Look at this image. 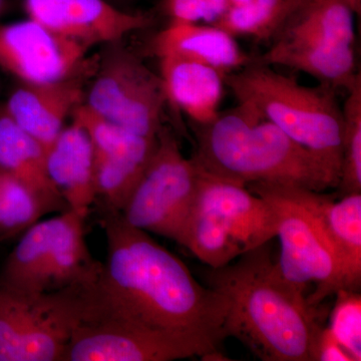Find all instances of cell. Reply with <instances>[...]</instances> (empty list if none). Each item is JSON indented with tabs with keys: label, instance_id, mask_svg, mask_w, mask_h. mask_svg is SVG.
Returning <instances> with one entry per match:
<instances>
[{
	"label": "cell",
	"instance_id": "obj_20",
	"mask_svg": "<svg viewBox=\"0 0 361 361\" xmlns=\"http://www.w3.org/2000/svg\"><path fill=\"white\" fill-rule=\"evenodd\" d=\"M0 166L32 188L58 212L68 210L47 170V149L0 106Z\"/></svg>",
	"mask_w": 361,
	"mask_h": 361
},
{
	"label": "cell",
	"instance_id": "obj_26",
	"mask_svg": "<svg viewBox=\"0 0 361 361\" xmlns=\"http://www.w3.org/2000/svg\"><path fill=\"white\" fill-rule=\"evenodd\" d=\"M342 115V160L337 196L361 193V77L348 90Z\"/></svg>",
	"mask_w": 361,
	"mask_h": 361
},
{
	"label": "cell",
	"instance_id": "obj_12",
	"mask_svg": "<svg viewBox=\"0 0 361 361\" xmlns=\"http://www.w3.org/2000/svg\"><path fill=\"white\" fill-rule=\"evenodd\" d=\"M25 7L30 20L89 49L152 23L146 14L126 13L104 0H25Z\"/></svg>",
	"mask_w": 361,
	"mask_h": 361
},
{
	"label": "cell",
	"instance_id": "obj_24",
	"mask_svg": "<svg viewBox=\"0 0 361 361\" xmlns=\"http://www.w3.org/2000/svg\"><path fill=\"white\" fill-rule=\"evenodd\" d=\"M307 0H252L245 6L228 9L212 25L233 37L244 35L268 39L282 28Z\"/></svg>",
	"mask_w": 361,
	"mask_h": 361
},
{
	"label": "cell",
	"instance_id": "obj_5",
	"mask_svg": "<svg viewBox=\"0 0 361 361\" xmlns=\"http://www.w3.org/2000/svg\"><path fill=\"white\" fill-rule=\"evenodd\" d=\"M198 170L183 247L208 267L219 268L276 237L279 217L270 201L243 185Z\"/></svg>",
	"mask_w": 361,
	"mask_h": 361
},
{
	"label": "cell",
	"instance_id": "obj_11",
	"mask_svg": "<svg viewBox=\"0 0 361 361\" xmlns=\"http://www.w3.org/2000/svg\"><path fill=\"white\" fill-rule=\"evenodd\" d=\"M89 49L30 18L0 25V68L23 84L58 82L87 71L97 61H87Z\"/></svg>",
	"mask_w": 361,
	"mask_h": 361
},
{
	"label": "cell",
	"instance_id": "obj_22",
	"mask_svg": "<svg viewBox=\"0 0 361 361\" xmlns=\"http://www.w3.org/2000/svg\"><path fill=\"white\" fill-rule=\"evenodd\" d=\"M280 33L353 45V13L343 0H307Z\"/></svg>",
	"mask_w": 361,
	"mask_h": 361
},
{
	"label": "cell",
	"instance_id": "obj_14",
	"mask_svg": "<svg viewBox=\"0 0 361 361\" xmlns=\"http://www.w3.org/2000/svg\"><path fill=\"white\" fill-rule=\"evenodd\" d=\"M97 63L87 71L47 84H23L9 94L4 109L21 129L44 147L51 146L66 127L68 116L85 104V82L94 75Z\"/></svg>",
	"mask_w": 361,
	"mask_h": 361
},
{
	"label": "cell",
	"instance_id": "obj_23",
	"mask_svg": "<svg viewBox=\"0 0 361 361\" xmlns=\"http://www.w3.org/2000/svg\"><path fill=\"white\" fill-rule=\"evenodd\" d=\"M51 212L58 211L32 188L0 166V243L21 236Z\"/></svg>",
	"mask_w": 361,
	"mask_h": 361
},
{
	"label": "cell",
	"instance_id": "obj_13",
	"mask_svg": "<svg viewBox=\"0 0 361 361\" xmlns=\"http://www.w3.org/2000/svg\"><path fill=\"white\" fill-rule=\"evenodd\" d=\"M280 185L314 217L329 242L336 260V291L360 292L361 193L336 199L296 185Z\"/></svg>",
	"mask_w": 361,
	"mask_h": 361
},
{
	"label": "cell",
	"instance_id": "obj_31",
	"mask_svg": "<svg viewBox=\"0 0 361 361\" xmlns=\"http://www.w3.org/2000/svg\"><path fill=\"white\" fill-rule=\"evenodd\" d=\"M7 0H0V16L6 11Z\"/></svg>",
	"mask_w": 361,
	"mask_h": 361
},
{
	"label": "cell",
	"instance_id": "obj_27",
	"mask_svg": "<svg viewBox=\"0 0 361 361\" xmlns=\"http://www.w3.org/2000/svg\"><path fill=\"white\" fill-rule=\"evenodd\" d=\"M336 301L330 317L329 330L345 348L353 360H361V295L360 292H336Z\"/></svg>",
	"mask_w": 361,
	"mask_h": 361
},
{
	"label": "cell",
	"instance_id": "obj_30",
	"mask_svg": "<svg viewBox=\"0 0 361 361\" xmlns=\"http://www.w3.org/2000/svg\"><path fill=\"white\" fill-rule=\"evenodd\" d=\"M250 1L252 0H228V2H229V9L233 8V7L245 6V4H249Z\"/></svg>",
	"mask_w": 361,
	"mask_h": 361
},
{
	"label": "cell",
	"instance_id": "obj_18",
	"mask_svg": "<svg viewBox=\"0 0 361 361\" xmlns=\"http://www.w3.org/2000/svg\"><path fill=\"white\" fill-rule=\"evenodd\" d=\"M161 73L168 104L189 116L194 125H205L219 115L224 73L197 61L163 56Z\"/></svg>",
	"mask_w": 361,
	"mask_h": 361
},
{
	"label": "cell",
	"instance_id": "obj_15",
	"mask_svg": "<svg viewBox=\"0 0 361 361\" xmlns=\"http://www.w3.org/2000/svg\"><path fill=\"white\" fill-rule=\"evenodd\" d=\"M255 63L303 71L334 89L348 90L360 78L355 71L353 45L331 44L287 33L278 35L274 44Z\"/></svg>",
	"mask_w": 361,
	"mask_h": 361
},
{
	"label": "cell",
	"instance_id": "obj_19",
	"mask_svg": "<svg viewBox=\"0 0 361 361\" xmlns=\"http://www.w3.org/2000/svg\"><path fill=\"white\" fill-rule=\"evenodd\" d=\"M89 210L68 209L56 216V227L42 275V293L94 279L103 263L94 260L85 242Z\"/></svg>",
	"mask_w": 361,
	"mask_h": 361
},
{
	"label": "cell",
	"instance_id": "obj_8",
	"mask_svg": "<svg viewBox=\"0 0 361 361\" xmlns=\"http://www.w3.org/2000/svg\"><path fill=\"white\" fill-rule=\"evenodd\" d=\"M80 308V285L27 296L0 284V361H61Z\"/></svg>",
	"mask_w": 361,
	"mask_h": 361
},
{
	"label": "cell",
	"instance_id": "obj_1",
	"mask_svg": "<svg viewBox=\"0 0 361 361\" xmlns=\"http://www.w3.org/2000/svg\"><path fill=\"white\" fill-rule=\"evenodd\" d=\"M106 259L92 288L109 310L202 360H227L226 297L197 281L189 268L121 214H103Z\"/></svg>",
	"mask_w": 361,
	"mask_h": 361
},
{
	"label": "cell",
	"instance_id": "obj_16",
	"mask_svg": "<svg viewBox=\"0 0 361 361\" xmlns=\"http://www.w3.org/2000/svg\"><path fill=\"white\" fill-rule=\"evenodd\" d=\"M47 170L68 209L90 211L96 202L94 149L80 123L66 126L47 149Z\"/></svg>",
	"mask_w": 361,
	"mask_h": 361
},
{
	"label": "cell",
	"instance_id": "obj_25",
	"mask_svg": "<svg viewBox=\"0 0 361 361\" xmlns=\"http://www.w3.org/2000/svg\"><path fill=\"white\" fill-rule=\"evenodd\" d=\"M89 134L94 153L113 158L148 161L157 147V139L142 137L118 123L106 120L80 104L71 115Z\"/></svg>",
	"mask_w": 361,
	"mask_h": 361
},
{
	"label": "cell",
	"instance_id": "obj_10",
	"mask_svg": "<svg viewBox=\"0 0 361 361\" xmlns=\"http://www.w3.org/2000/svg\"><path fill=\"white\" fill-rule=\"evenodd\" d=\"M92 282L80 284V316L61 361H171L196 357L184 346L157 336L109 310L94 295Z\"/></svg>",
	"mask_w": 361,
	"mask_h": 361
},
{
	"label": "cell",
	"instance_id": "obj_2",
	"mask_svg": "<svg viewBox=\"0 0 361 361\" xmlns=\"http://www.w3.org/2000/svg\"><path fill=\"white\" fill-rule=\"evenodd\" d=\"M237 259L204 273L207 286L229 302L226 337L263 361H316L323 329L316 307L280 276L269 242Z\"/></svg>",
	"mask_w": 361,
	"mask_h": 361
},
{
	"label": "cell",
	"instance_id": "obj_6",
	"mask_svg": "<svg viewBox=\"0 0 361 361\" xmlns=\"http://www.w3.org/2000/svg\"><path fill=\"white\" fill-rule=\"evenodd\" d=\"M198 180L193 159L184 156L176 135L163 126L155 152L121 215L133 227L182 246Z\"/></svg>",
	"mask_w": 361,
	"mask_h": 361
},
{
	"label": "cell",
	"instance_id": "obj_4",
	"mask_svg": "<svg viewBox=\"0 0 361 361\" xmlns=\"http://www.w3.org/2000/svg\"><path fill=\"white\" fill-rule=\"evenodd\" d=\"M225 85L239 104L276 126L341 179L343 115L334 87H305L256 63L226 75Z\"/></svg>",
	"mask_w": 361,
	"mask_h": 361
},
{
	"label": "cell",
	"instance_id": "obj_29",
	"mask_svg": "<svg viewBox=\"0 0 361 361\" xmlns=\"http://www.w3.org/2000/svg\"><path fill=\"white\" fill-rule=\"evenodd\" d=\"M353 13H360V0H343Z\"/></svg>",
	"mask_w": 361,
	"mask_h": 361
},
{
	"label": "cell",
	"instance_id": "obj_3",
	"mask_svg": "<svg viewBox=\"0 0 361 361\" xmlns=\"http://www.w3.org/2000/svg\"><path fill=\"white\" fill-rule=\"evenodd\" d=\"M193 130L192 159L207 174L243 186L276 183L323 192L338 185V177L317 157L245 104L205 125L193 123Z\"/></svg>",
	"mask_w": 361,
	"mask_h": 361
},
{
	"label": "cell",
	"instance_id": "obj_7",
	"mask_svg": "<svg viewBox=\"0 0 361 361\" xmlns=\"http://www.w3.org/2000/svg\"><path fill=\"white\" fill-rule=\"evenodd\" d=\"M168 104L163 80L122 40L97 56L85 104L97 116L146 137H158Z\"/></svg>",
	"mask_w": 361,
	"mask_h": 361
},
{
	"label": "cell",
	"instance_id": "obj_21",
	"mask_svg": "<svg viewBox=\"0 0 361 361\" xmlns=\"http://www.w3.org/2000/svg\"><path fill=\"white\" fill-rule=\"evenodd\" d=\"M56 227V216L39 221L20 236L6 258L0 284L21 295L42 294V275Z\"/></svg>",
	"mask_w": 361,
	"mask_h": 361
},
{
	"label": "cell",
	"instance_id": "obj_9",
	"mask_svg": "<svg viewBox=\"0 0 361 361\" xmlns=\"http://www.w3.org/2000/svg\"><path fill=\"white\" fill-rule=\"evenodd\" d=\"M246 187L276 209L279 217L276 237L280 239L281 254L275 266L280 276L304 293L308 285L314 284V291L307 296L308 302L314 307L336 294V256L314 217L285 193L280 184L252 183Z\"/></svg>",
	"mask_w": 361,
	"mask_h": 361
},
{
	"label": "cell",
	"instance_id": "obj_17",
	"mask_svg": "<svg viewBox=\"0 0 361 361\" xmlns=\"http://www.w3.org/2000/svg\"><path fill=\"white\" fill-rule=\"evenodd\" d=\"M151 49L159 59H189L212 66L225 75L251 63L235 37L213 25L171 21L168 27L157 33Z\"/></svg>",
	"mask_w": 361,
	"mask_h": 361
},
{
	"label": "cell",
	"instance_id": "obj_28",
	"mask_svg": "<svg viewBox=\"0 0 361 361\" xmlns=\"http://www.w3.org/2000/svg\"><path fill=\"white\" fill-rule=\"evenodd\" d=\"M316 361H355L345 348L332 336L329 327H323L316 348Z\"/></svg>",
	"mask_w": 361,
	"mask_h": 361
}]
</instances>
